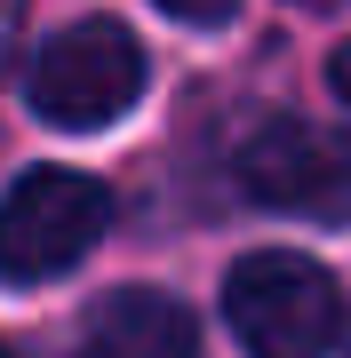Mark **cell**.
I'll return each mask as SVG.
<instances>
[{"mask_svg":"<svg viewBox=\"0 0 351 358\" xmlns=\"http://www.w3.org/2000/svg\"><path fill=\"white\" fill-rule=\"evenodd\" d=\"M240 192L280 215L343 223L351 215V136L319 120H272L240 143Z\"/></svg>","mask_w":351,"mask_h":358,"instance_id":"277c9868","label":"cell"},{"mask_svg":"<svg viewBox=\"0 0 351 358\" xmlns=\"http://www.w3.org/2000/svg\"><path fill=\"white\" fill-rule=\"evenodd\" d=\"M223 319L247 358H327V343L343 334V287L296 247H263L232 263Z\"/></svg>","mask_w":351,"mask_h":358,"instance_id":"6da1fadb","label":"cell"},{"mask_svg":"<svg viewBox=\"0 0 351 358\" xmlns=\"http://www.w3.org/2000/svg\"><path fill=\"white\" fill-rule=\"evenodd\" d=\"M0 358H16V350H8V343H0Z\"/></svg>","mask_w":351,"mask_h":358,"instance_id":"9c48e42d","label":"cell"},{"mask_svg":"<svg viewBox=\"0 0 351 358\" xmlns=\"http://www.w3.org/2000/svg\"><path fill=\"white\" fill-rule=\"evenodd\" d=\"M104 223H112V199H104L96 176H80V167H32V176H16L8 199H0V279L40 287L56 271H72L104 239Z\"/></svg>","mask_w":351,"mask_h":358,"instance_id":"7a4b0ae2","label":"cell"},{"mask_svg":"<svg viewBox=\"0 0 351 358\" xmlns=\"http://www.w3.org/2000/svg\"><path fill=\"white\" fill-rule=\"evenodd\" d=\"M8 32H16V0H0V48H8Z\"/></svg>","mask_w":351,"mask_h":358,"instance_id":"ba28073f","label":"cell"},{"mask_svg":"<svg viewBox=\"0 0 351 358\" xmlns=\"http://www.w3.org/2000/svg\"><path fill=\"white\" fill-rule=\"evenodd\" d=\"M136 96H144V48L112 16L64 24L32 64V112L48 128H112Z\"/></svg>","mask_w":351,"mask_h":358,"instance_id":"3957f363","label":"cell"},{"mask_svg":"<svg viewBox=\"0 0 351 358\" xmlns=\"http://www.w3.org/2000/svg\"><path fill=\"white\" fill-rule=\"evenodd\" d=\"M72 358H200V319L160 287H112L72 327Z\"/></svg>","mask_w":351,"mask_h":358,"instance_id":"5b68a950","label":"cell"},{"mask_svg":"<svg viewBox=\"0 0 351 358\" xmlns=\"http://www.w3.org/2000/svg\"><path fill=\"white\" fill-rule=\"evenodd\" d=\"M152 8H168L176 24H223V16L240 8V0H152Z\"/></svg>","mask_w":351,"mask_h":358,"instance_id":"8992f818","label":"cell"},{"mask_svg":"<svg viewBox=\"0 0 351 358\" xmlns=\"http://www.w3.org/2000/svg\"><path fill=\"white\" fill-rule=\"evenodd\" d=\"M327 80H336V96L351 103V40H343V48H336V64H327Z\"/></svg>","mask_w":351,"mask_h":358,"instance_id":"52a82bcc","label":"cell"}]
</instances>
